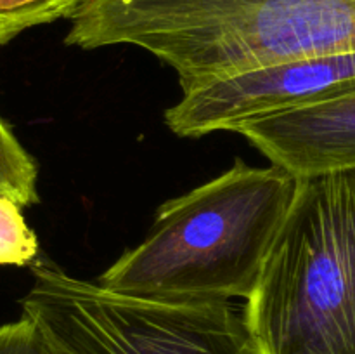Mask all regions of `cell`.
I'll list each match as a JSON object with an SVG mask.
<instances>
[{"label": "cell", "instance_id": "277c9868", "mask_svg": "<svg viewBox=\"0 0 355 354\" xmlns=\"http://www.w3.org/2000/svg\"><path fill=\"white\" fill-rule=\"evenodd\" d=\"M355 92V52L290 59L241 69L184 92L165 111V124L179 137L245 125L291 113Z\"/></svg>", "mask_w": 355, "mask_h": 354}, {"label": "cell", "instance_id": "8992f818", "mask_svg": "<svg viewBox=\"0 0 355 354\" xmlns=\"http://www.w3.org/2000/svg\"><path fill=\"white\" fill-rule=\"evenodd\" d=\"M38 169L33 156L0 117V193L12 198L21 207L40 201L37 189Z\"/></svg>", "mask_w": 355, "mask_h": 354}, {"label": "cell", "instance_id": "9c48e42d", "mask_svg": "<svg viewBox=\"0 0 355 354\" xmlns=\"http://www.w3.org/2000/svg\"><path fill=\"white\" fill-rule=\"evenodd\" d=\"M0 354H54L40 326L26 314L0 325Z\"/></svg>", "mask_w": 355, "mask_h": 354}, {"label": "cell", "instance_id": "30bf717a", "mask_svg": "<svg viewBox=\"0 0 355 354\" xmlns=\"http://www.w3.org/2000/svg\"><path fill=\"white\" fill-rule=\"evenodd\" d=\"M87 0H55V16L58 19H69L73 12Z\"/></svg>", "mask_w": 355, "mask_h": 354}, {"label": "cell", "instance_id": "3957f363", "mask_svg": "<svg viewBox=\"0 0 355 354\" xmlns=\"http://www.w3.org/2000/svg\"><path fill=\"white\" fill-rule=\"evenodd\" d=\"M21 298L54 354H260L245 305L173 304L111 292L38 257Z\"/></svg>", "mask_w": 355, "mask_h": 354}, {"label": "cell", "instance_id": "7a4b0ae2", "mask_svg": "<svg viewBox=\"0 0 355 354\" xmlns=\"http://www.w3.org/2000/svg\"><path fill=\"white\" fill-rule=\"evenodd\" d=\"M245 312L260 354H355V167L300 179Z\"/></svg>", "mask_w": 355, "mask_h": 354}, {"label": "cell", "instance_id": "5b68a950", "mask_svg": "<svg viewBox=\"0 0 355 354\" xmlns=\"http://www.w3.org/2000/svg\"><path fill=\"white\" fill-rule=\"evenodd\" d=\"M236 134L298 179L355 167V92L253 121Z\"/></svg>", "mask_w": 355, "mask_h": 354}, {"label": "cell", "instance_id": "ba28073f", "mask_svg": "<svg viewBox=\"0 0 355 354\" xmlns=\"http://www.w3.org/2000/svg\"><path fill=\"white\" fill-rule=\"evenodd\" d=\"M58 21L55 0H0V45L30 28Z\"/></svg>", "mask_w": 355, "mask_h": 354}, {"label": "cell", "instance_id": "52a82bcc", "mask_svg": "<svg viewBox=\"0 0 355 354\" xmlns=\"http://www.w3.org/2000/svg\"><path fill=\"white\" fill-rule=\"evenodd\" d=\"M38 253L37 235L28 226L21 205L0 193V266H31Z\"/></svg>", "mask_w": 355, "mask_h": 354}, {"label": "cell", "instance_id": "6da1fadb", "mask_svg": "<svg viewBox=\"0 0 355 354\" xmlns=\"http://www.w3.org/2000/svg\"><path fill=\"white\" fill-rule=\"evenodd\" d=\"M298 186L300 179L283 167L238 160L222 176L165 201L148 236L97 283L173 304L248 301Z\"/></svg>", "mask_w": 355, "mask_h": 354}]
</instances>
